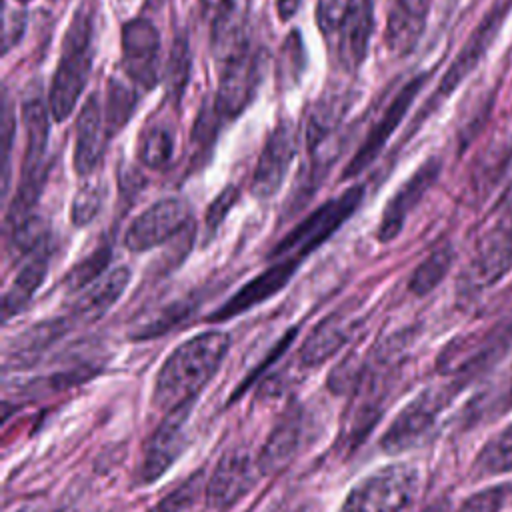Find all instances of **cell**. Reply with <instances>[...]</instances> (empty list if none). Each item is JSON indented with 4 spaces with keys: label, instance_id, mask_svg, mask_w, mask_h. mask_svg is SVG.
<instances>
[{
    "label": "cell",
    "instance_id": "1",
    "mask_svg": "<svg viewBox=\"0 0 512 512\" xmlns=\"http://www.w3.org/2000/svg\"><path fill=\"white\" fill-rule=\"evenodd\" d=\"M230 348L222 330H206L176 346L160 366L152 386V406L162 414L194 404L202 388L214 378Z\"/></svg>",
    "mask_w": 512,
    "mask_h": 512
},
{
    "label": "cell",
    "instance_id": "2",
    "mask_svg": "<svg viewBox=\"0 0 512 512\" xmlns=\"http://www.w3.org/2000/svg\"><path fill=\"white\" fill-rule=\"evenodd\" d=\"M50 106L48 98L42 96L38 84L28 86L22 98V126H24V158L20 170L18 190L10 204L6 222L14 226L36 216V204L42 196L50 162H48V138H50V122H48Z\"/></svg>",
    "mask_w": 512,
    "mask_h": 512
},
{
    "label": "cell",
    "instance_id": "3",
    "mask_svg": "<svg viewBox=\"0 0 512 512\" xmlns=\"http://www.w3.org/2000/svg\"><path fill=\"white\" fill-rule=\"evenodd\" d=\"M92 56V12L82 6L66 30L62 54L48 90V106L56 122H64L74 112L88 82Z\"/></svg>",
    "mask_w": 512,
    "mask_h": 512
},
{
    "label": "cell",
    "instance_id": "4",
    "mask_svg": "<svg viewBox=\"0 0 512 512\" xmlns=\"http://www.w3.org/2000/svg\"><path fill=\"white\" fill-rule=\"evenodd\" d=\"M418 486L420 474L412 464H388L354 484L340 512H400L416 498Z\"/></svg>",
    "mask_w": 512,
    "mask_h": 512
},
{
    "label": "cell",
    "instance_id": "5",
    "mask_svg": "<svg viewBox=\"0 0 512 512\" xmlns=\"http://www.w3.org/2000/svg\"><path fill=\"white\" fill-rule=\"evenodd\" d=\"M364 196V186H352L340 196L330 198L320 208L310 212L300 224H296L270 252V260L292 258L302 260L324 244L360 206Z\"/></svg>",
    "mask_w": 512,
    "mask_h": 512
},
{
    "label": "cell",
    "instance_id": "6",
    "mask_svg": "<svg viewBox=\"0 0 512 512\" xmlns=\"http://www.w3.org/2000/svg\"><path fill=\"white\" fill-rule=\"evenodd\" d=\"M454 390L456 386L432 388L406 404L402 412L392 420L388 430L382 434V450L388 454H400L420 446L430 436L440 412L450 402Z\"/></svg>",
    "mask_w": 512,
    "mask_h": 512
},
{
    "label": "cell",
    "instance_id": "7",
    "mask_svg": "<svg viewBox=\"0 0 512 512\" xmlns=\"http://www.w3.org/2000/svg\"><path fill=\"white\" fill-rule=\"evenodd\" d=\"M220 66L222 74L214 104L224 118H236L256 96L266 68V54L264 50L248 44Z\"/></svg>",
    "mask_w": 512,
    "mask_h": 512
},
{
    "label": "cell",
    "instance_id": "8",
    "mask_svg": "<svg viewBox=\"0 0 512 512\" xmlns=\"http://www.w3.org/2000/svg\"><path fill=\"white\" fill-rule=\"evenodd\" d=\"M512 270V232L500 224L484 234L478 242L474 256L460 274V296H476L488 286L496 284L504 274Z\"/></svg>",
    "mask_w": 512,
    "mask_h": 512
},
{
    "label": "cell",
    "instance_id": "9",
    "mask_svg": "<svg viewBox=\"0 0 512 512\" xmlns=\"http://www.w3.org/2000/svg\"><path fill=\"white\" fill-rule=\"evenodd\" d=\"M190 220L186 200L170 196L150 204L128 226L124 246L132 252H146L176 236Z\"/></svg>",
    "mask_w": 512,
    "mask_h": 512
},
{
    "label": "cell",
    "instance_id": "10",
    "mask_svg": "<svg viewBox=\"0 0 512 512\" xmlns=\"http://www.w3.org/2000/svg\"><path fill=\"white\" fill-rule=\"evenodd\" d=\"M120 48L132 84L152 90L160 80V34L156 26L144 16L128 20L122 26Z\"/></svg>",
    "mask_w": 512,
    "mask_h": 512
},
{
    "label": "cell",
    "instance_id": "11",
    "mask_svg": "<svg viewBox=\"0 0 512 512\" xmlns=\"http://www.w3.org/2000/svg\"><path fill=\"white\" fill-rule=\"evenodd\" d=\"M506 18V8L504 6H494L484 20L476 26V30L472 32V36L466 40V44L462 46V50L458 52V56L454 58V62L450 64V68L446 70V74L442 76L438 88L434 90L432 98L428 100V104L422 108L420 118L414 122V126L420 124L422 118H426L440 102H444L454 88L460 86V82L478 66L480 58L484 56V52L488 50V46L492 44V40L496 38L502 22Z\"/></svg>",
    "mask_w": 512,
    "mask_h": 512
},
{
    "label": "cell",
    "instance_id": "12",
    "mask_svg": "<svg viewBox=\"0 0 512 512\" xmlns=\"http://www.w3.org/2000/svg\"><path fill=\"white\" fill-rule=\"evenodd\" d=\"M194 404L178 406L162 416V422L150 434L144 446L142 466H140V482L152 484L176 462L186 444V422Z\"/></svg>",
    "mask_w": 512,
    "mask_h": 512
},
{
    "label": "cell",
    "instance_id": "13",
    "mask_svg": "<svg viewBox=\"0 0 512 512\" xmlns=\"http://www.w3.org/2000/svg\"><path fill=\"white\" fill-rule=\"evenodd\" d=\"M296 148H298V136H296L294 122L280 120L270 132L254 168L252 194L256 198L264 200L274 196L280 190L288 174V168L296 156Z\"/></svg>",
    "mask_w": 512,
    "mask_h": 512
},
{
    "label": "cell",
    "instance_id": "14",
    "mask_svg": "<svg viewBox=\"0 0 512 512\" xmlns=\"http://www.w3.org/2000/svg\"><path fill=\"white\" fill-rule=\"evenodd\" d=\"M426 78H428V74H418L400 88V92L386 106L380 120L372 126L370 134L364 138V142L360 144V148L356 150V154L352 156L348 166L344 168V174H342L344 180L352 178V176H358L360 172H364L378 158V154L382 152V148L386 146V142L390 140V136L394 134V130L398 128V124L406 116V112L410 110V106H412L414 98L418 96V92L422 90Z\"/></svg>",
    "mask_w": 512,
    "mask_h": 512
},
{
    "label": "cell",
    "instance_id": "15",
    "mask_svg": "<svg viewBox=\"0 0 512 512\" xmlns=\"http://www.w3.org/2000/svg\"><path fill=\"white\" fill-rule=\"evenodd\" d=\"M300 262L292 258H278L272 264L248 280L240 290H236L222 306H218L210 316L208 322H224L238 314L248 312L250 308L266 302L270 296L278 294L296 274Z\"/></svg>",
    "mask_w": 512,
    "mask_h": 512
},
{
    "label": "cell",
    "instance_id": "16",
    "mask_svg": "<svg viewBox=\"0 0 512 512\" xmlns=\"http://www.w3.org/2000/svg\"><path fill=\"white\" fill-rule=\"evenodd\" d=\"M258 464L242 448L224 452L206 484V502L212 508H230L250 492L256 482Z\"/></svg>",
    "mask_w": 512,
    "mask_h": 512
},
{
    "label": "cell",
    "instance_id": "17",
    "mask_svg": "<svg viewBox=\"0 0 512 512\" xmlns=\"http://www.w3.org/2000/svg\"><path fill=\"white\" fill-rule=\"evenodd\" d=\"M442 170V162L438 158H428L390 198L386 204L380 224H378V240L390 242L394 240L408 218V214L414 210V206L424 198V194L430 190V186L436 182L438 174Z\"/></svg>",
    "mask_w": 512,
    "mask_h": 512
},
{
    "label": "cell",
    "instance_id": "18",
    "mask_svg": "<svg viewBox=\"0 0 512 512\" xmlns=\"http://www.w3.org/2000/svg\"><path fill=\"white\" fill-rule=\"evenodd\" d=\"M110 140L104 120V108L98 94H90L80 108L74 140V170L78 176H90L104 158L106 142Z\"/></svg>",
    "mask_w": 512,
    "mask_h": 512
},
{
    "label": "cell",
    "instance_id": "19",
    "mask_svg": "<svg viewBox=\"0 0 512 512\" xmlns=\"http://www.w3.org/2000/svg\"><path fill=\"white\" fill-rule=\"evenodd\" d=\"M128 282H130V270L120 266L102 274L96 282L86 286L66 314L72 326L76 328L78 324L82 326V324H92L100 320L120 300Z\"/></svg>",
    "mask_w": 512,
    "mask_h": 512
},
{
    "label": "cell",
    "instance_id": "20",
    "mask_svg": "<svg viewBox=\"0 0 512 512\" xmlns=\"http://www.w3.org/2000/svg\"><path fill=\"white\" fill-rule=\"evenodd\" d=\"M302 430H304V418H302L300 406L288 408L280 416V420L276 422L272 432L268 434V440L264 442V446L256 458L258 472L264 476L282 472L290 464L294 454L298 452V446L302 440Z\"/></svg>",
    "mask_w": 512,
    "mask_h": 512
},
{
    "label": "cell",
    "instance_id": "21",
    "mask_svg": "<svg viewBox=\"0 0 512 512\" xmlns=\"http://www.w3.org/2000/svg\"><path fill=\"white\" fill-rule=\"evenodd\" d=\"M374 30V2L354 0L348 18L336 36V56L348 72L360 68L368 54V44Z\"/></svg>",
    "mask_w": 512,
    "mask_h": 512
},
{
    "label": "cell",
    "instance_id": "22",
    "mask_svg": "<svg viewBox=\"0 0 512 512\" xmlns=\"http://www.w3.org/2000/svg\"><path fill=\"white\" fill-rule=\"evenodd\" d=\"M430 0H396L386 24V44L396 56L410 54L426 26Z\"/></svg>",
    "mask_w": 512,
    "mask_h": 512
},
{
    "label": "cell",
    "instance_id": "23",
    "mask_svg": "<svg viewBox=\"0 0 512 512\" xmlns=\"http://www.w3.org/2000/svg\"><path fill=\"white\" fill-rule=\"evenodd\" d=\"M354 326L352 312H334L326 316L316 328L306 336L300 348V360L306 366H318L326 362L346 340L350 338Z\"/></svg>",
    "mask_w": 512,
    "mask_h": 512
},
{
    "label": "cell",
    "instance_id": "24",
    "mask_svg": "<svg viewBox=\"0 0 512 512\" xmlns=\"http://www.w3.org/2000/svg\"><path fill=\"white\" fill-rule=\"evenodd\" d=\"M48 248L50 246L46 242L44 246L34 250L30 254V260L18 270L10 288L4 292V298H2L4 320L20 314L28 306L36 290L42 286L48 272Z\"/></svg>",
    "mask_w": 512,
    "mask_h": 512
},
{
    "label": "cell",
    "instance_id": "25",
    "mask_svg": "<svg viewBox=\"0 0 512 512\" xmlns=\"http://www.w3.org/2000/svg\"><path fill=\"white\" fill-rule=\"evenodd\" d=\"M350 104V96L346 92H330L322 94L316 102V106L310 112L308 128H306V140L310 150H316L318 144L326 140V136L340 124L342 116L346 114V108Z\"/></svg>",
    "mask_w": 512,
    "mask_h": 512
},
{
    "label": "cell",
    "instance_id": "26",
    "mask_svg": "<svg viewBox=\"0 0 512 512\" xmlns=\"http://www.w3.org/2000/svg\"><path fill=\"white\" fill-rule=\"evenodd\" d=\"M136 100H138V96L130 82H124L118 76L108 80L104 120H106V130H108L110 138L116 136L126 126V122L132 118Z\"/></svg>",
    "mask_w": 512,
    "mask_h": 512
},
{
    "label": "cell",
    "instance_id": "27",
    "mask_svg": "<svg viewBox=\"0 0 512 512\" xmlns=\"http://www.w3.org/2000/svg\"><path fill=\"white\" fill-rule=\"evenodd\" d=\"M72 322L68 320V316H60V318H52L46 322H40L36 326H32L30 330H26L24 334H20L18 340H14L12 346V358H32L38 352H42L46 346L54 344L58 338H62L68 330H72Z\"/></svg>",
    "mask_w": 512,
    "mask_h": 512
},
{
    "label": "cell",
    "instance_id": "28",
    "mask_svg": "<svg viewBox=\"0 0 512 512\" xmlns=\"http://www.w3.org/2000/svg\"><path fill=\"white\" fill-rule=\"evenodd\" d=\"M452 260H454V250L450 248V244H444V246H438L436 250H432L420 262V266L412 272L410 282H408L410 292L416 296H426L428 292H432L448 274Z\"/></svg>",
    "mask_w": 512,
    "mask_h": 512
},
{
    "label": "cell",
    "instance_id": "29",
    "mask_svg": "<svg viewBox=\"0 0 512 512\" xmlns=\"http://www.w3.org/2000/svg\"><path fill=\"white\" fill-rule=\"evenodd\" d=\"M190 70H192V54H190L188 40L186 36H178L172 42L170 56L164 66V88L168 98L176 102L182 98L186 84L190 80Z\"/></svg>",
    "mask_w": 512,
    "mask_h": 512
},
{
    "label": "cell",
    "instance_id": "30",
    "mask_svg": "<svg viewBox=\"0 0 512 512\" xmlns=\"http://www.w3.org/2000/svg\"><path fill=\"white\" fill-rule=\"evenodd\" d=\"M112 258V246L110 244H100L96 250H92L88 256L78 260L68 274L64 276V286L70 292L84 290L92 282H96L102 274H106V266Z\"/></svg>",
    "mask_w": 512,
    "mask_h": 512
},
{
    "label": "cell",
    "instance_id": "31",
    "mask_svg": "<svg viewBox=\"0 0 512 512\" xmlns=\"http://www.w3.org/2000/svg\"><path fill=\"white\" fill-rule=\"evenodd\" d=\"M476 468L484 474L512 472V422L480 450Z\"/></svg>",
    "mask_w": 512,
    "mask_h": 512
},
{
    "label": "cell",
    "instance_id": "32",
    "mask_svg": "<svg viewBox=\"0 0 512 512\" xmlns=\"http://www.w3.org/2000/svg\"><path fill=\"white\" fill-rule=\"evenodd\" d=\"M174 154V138L168 128L154 126L146 130L138 144V158L146 168L160 170L170 164Z\"/></svg>",
    "mask_w": 512,
    "mask_h": 512
},
{
    "label": "cell",
    "instance_id": "33",
    "mask_svg": "<svg viewBox=\"0 0 512 512\" xmlns=\"http://www.w3.org/2000/svg\"><path fill=\"white\" fill-rule=\"evenodd\" d=\"M102 200H104V192L100 184H84L72 200V208H70L72 224L88 226L100 212Z\"/></svg>",
    "mask_w": 512,
    "mask_h": 512
},
{
    "label": "cell",
    "instance_id": "34",
    "mask_svg": "<svg viewBox=\"0 0 512 512\" xmlns=\"http://www.w3.org/2000/svg\"><path fill=\"white\" fill-rule=\"evenodd\" d=\"M354 0H318L316 2V24L326 38H336Z\"/></svg>",
    "mask_w": 512,
    "mask_h": 512
},
{
    "label": "cell",
    "instance_id": "35",
    "mask_svg": "<svg viewBox=\"0 0 512 512\" xmlns=\"http://www.w3.org/2000/svg\"><path fill=\"white\" fill-rule=\"evenodd\" d=\"M202 482V472L190 476L186 482H182L176 490H172L170 494H166L156 506H152L148 512H182L192 498L198 492V486Z\"/></svg>",
    "mask_w": 512,
    "mask_h": 512
},
{
    "label": "cell",
    "instance_id": "36",
    "mask_svg": "<svg viewBox=\"0 0 512 512\" xmlns=\"http://www.w3.org/2000/svg\"><path fill=\"white\" fill-rule=\"evenodd\" d=\"M240 192L234 184H228L226 188L220 190V194L210 202L208 210H206V230L210 234H214L218 230V226L224 222V218L228 216V212L234 208L236 200H238Z\"/></svg>",
    "mask_w": 512,
    "mask_h": 512
},
{
    "label": "cell",
    "instance_id": "37",
    "mask_svg": "<svg viewBox=\"0 0 512 512\" xmlns=\"http://www.w3.org/2000/svg\"><path fill=\"white\" fill-rule=\"evenodd\" d=\"M504 496H506V492L502 490V486L488 488V490L468 496L458 506L456 512H500V508L504 504Z\"/></svg>",
    "mask_w": 512,
    "mask_h": 512
},
{
    "label": "cell",
    "instance_id": "38",
    "mask_svg": "<svg viewBox=\"0 0 512 512\" xmlns=\"http://www.w3.org/2000/svg\"><path fill=\"white\" fill-rule=\"evenodd\" d=\"M26 26V14L22 10H10V6L6 4L4 8V28H2V48L4 52H8L20 38Z\"/></svg>",
    "mask_w": 512,
    "mask_h": 512
},
{
    "label": "cell",
    "instance_id": "39",
    "mask_svg": "<svg viewBox=\"0 0 512 512\" xmlns=\"http://www.w3.org/2000/svg\"><path fill=\"white\" fill-rule=\"evenodd\" d=\"M14 136V118L12 108L8 104V94H4V108H2V144H4V192L8 190V166H10V146Z\"/></svg>",
    "mask_w": 512,
    "mask_h": 512
},
{
    "label": "cell",
    "instance_id": "40",
    "mask_svg": "<svg viewBox=\"0 0 512 512\" xmlns=\"http://www.w3.org/2000/svg\"><path fill=\"white\" fill-rule=\"evenodd\" d=\"M200 6L206 18L216 22L218 18L228 16L230 12L236 10V0H200Z\"/></svg>",
    "mask_w": 512,
    "mask_h": 512
},
{
    "label": "cell",
    "instance_id": "41",
    "mask_svg": "<svg viewBox=\"0 0 512 512\" xmlns=\"http://www.w3.org/2000/svg\"><path fill=\"white\" fill-rule=\"evenodd\" d=\"M300 2H302V0H276V12H278L280 20H282V22L290 20V18L298 12Z\"/></svg>",
    "mask_w": 512,
    "mask_h": 512
},
{
    "label": "cell",
    "instance_id": "42",
    "mask_svg": "<svg viewBox=\"0 0 512 512\" xmlns=\"http://www.w3.org/2000/svg\"><path fill=\"white\" fill-rule=\"evenodd\" d=\"M502 228H506L508 232H512V196L506 200L504 204V212H502V218L498 222Z\"/></svg>",
    "mask_w": 512,
    "mask_h": 512
}]
</instances>
